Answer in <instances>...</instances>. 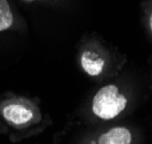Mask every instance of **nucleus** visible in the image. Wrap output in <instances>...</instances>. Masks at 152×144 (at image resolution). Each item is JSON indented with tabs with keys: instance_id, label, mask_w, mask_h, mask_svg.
I'll return each mask as SVG.
<instances>
[{
	"instance_id": "nucleus-1",
	"label": "nucleus",
	"mask_w": 152,
	"mask_h": 144,
	"mask_svg": "<svg viewBox=\"0 0 152 144\" xmlns=\"http://www.w3.org/2000/svg\"><path fill=\"white\" fill-rule=\"evenodd\" d=\"M127 105V99L119 94L115 85H107L99 89L93 99V112L99 118L110 120L115 118Z\"/></svg>"
},
{
	"instance_id": "nucleus-2",
	"label": "nucleus",
	"mask_w": 152,
	"mask_h": 144,
	"mask_svg": "<svg viewBox=\"0 0 152 144\" xmlns=\"http://www.w3.org/2000/svg\"><path fill=\"white\" fill-rule=\"evenodd\" d=\"M37 111V107L26 99L22 102L13 101L2 109V115L8 124L21 128L26 127L33 122Z\"/></svg>"
},
{
	"instance_id": "nucleus-3",
	"label": "nucleus",
	"mask_w": 152,
	"mask_h": 144,
	"mask_svg": "<svg viewBox=\"0 0 152 144\" xmlns=\"http://www.w3.org/2000/svg\"><path fill=\"white\" fill-rule=\"evenodd\" d=\"M99 144H130L132 134L125 127H114L102 134L99 138Z\"/></svg>"
},
{
	"instance_id": "nucleus-4",
	"label": "nucleus",
	"mask_w": 152,
	"mask_h": 144,
	"mask_svg": "<svg viewBox=\"0 0 152 144\" xmlns=\"http://www.w3.org/2000/svg\"><path fill=\"white\" fill-rule=\"evenodd\" d=\"M81 67L89 76H99L104 68V61L93 52H85L81 55Z\"/></svg>"
},
{
	"instance_id": "nucleus-5",
	"label": "nucleus",
	"mask_w": 152,
	"mask_h": 144,
	"mask_svg": "<svg viewBox=\"0 0 152 144\" xmlns=\"http://www.w3.org/2000/svg\"><path fill=\"white\" fill-rule=\"evenodd\" d=\"M14 22L13 13L7 0H0V31H5L12 26Z\"/></svg>"
},
{
	"instance_id": "nucleus-6",
	"label": "nucleus",
	"mask_w": 152,
	"mask_h": 144,
	"mask_svg": "<svg viewBox=\"0 0 152 144\" xmlns=\"http://www.w3.org/2000/svg\"><path fill=\"white\" fill-rule=\"evenodd\" d=\"M149 24H150V29H151V31H152V13H151V15H150V20H149Z\"/></svg>"
},
{
	"instance_id": "nucleus-7",
	"label": "nucleus",
	"mask_w": 152,
	"mask_h": 144,
	"mask_svg": "<svg viewBox=\"0 0 152 144\" xmlns=\"http://www.w3.org/2000/svg\"><path fill=\"white\" fill-rule=\"evenodd\" d=\"M24 1H26V2H31V1H34V0H24Z\"/></svg>"
}]
</instances>
